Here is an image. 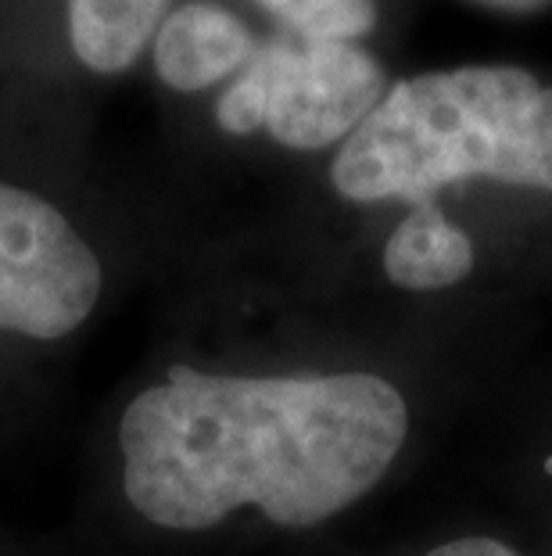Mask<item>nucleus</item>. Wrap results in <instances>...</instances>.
Here are the masks:
<instances>
[{
	"instance_id": "423d86ee",
	"label": "nucleus",
	"mask_w": 552,
	"mask_h": 556,
	"mask_svg": "<svg viewBox=\"0 0 552 556\" xmlns=\"http://www.w3.org/2000/svg\"><path fill=\"white\" fill-rule=\"evenodd\" d=\"M474 269V244L445 212L424 201L398 223L384 244V274L406 291H441Z\"/></svg>"
},
{
	"instance_id": "6e6552de",
	"label": "nucleus",
	"mask_w": 552,
	"mask_h": 556,
	"mask_svg": "<svg viewBox=\"0 0 552 556\" xmlns=\"http://www.w3.org/2000/svg\"><path fill=\"white\" fill-rule=\"evenodd\" d=\"M284 22L305 43H351L377 22L373 0H295Z\"/></svg>"
},
{
	"instance_id": "20e7f679",
	"label": "nucleus",
	"mask_w": 552,
	"mask_h": 556,
	"mask_svg": "<svg viewBox=\"0 0 552 556\" xmlns=\"http://www.w3.org/2000/svg\"><path fill=\"white\" fill-rule=\"evenodd\" d=\"M252 65L266 83L262 126L277 144L320 151L348 137L387 93L384 65L356 43L273 40L255 47Z\"/></svg>"
},
{
	"instance_id": "9b49d317",
	"label": "nucleus",
	"mask_w": 552,
	"mask_h": 556,
	"mask_svg": "<svg viewBox=\"0 0 552 556\" xmlns=\"http://www.w3.org/2000/svg\"><path fill=\"white\" fill-rule=\"evenodd\" d=\"M258 4H262V8H269V11H273V15H280V18H284L287 11L295 8V0H258Z\"/></svg>"
},
{
	"instance_id": "f257e3e1",
	"label": "nucleus",
	"mask_w": 552,
	"mask_h": 556,
	"mask_svg": "<svg viewBox=\"0 0 552 556\" xmlns=\"http://www.w3.org/2000/svg\"><path fill=\"white\" fill-rule=\"evenodd\" d=\"M406 434V399L377 374L172 366L119 417L123 495L166 531L216 528L244 506L316 528L377 489Z\"/></svg>"
},
{
	"instance_id": "7ed1b4c3",
	"label": "nucleus",
	"mask_w": 552,
	"mask_h": 556,
	"mask_svg": "<svg viewBox=\"0 0 552 556\" xmlns=\"http://www.w3.org/2000/svg\"><path fill=\"white\" fill-rule=\"evenodd\" d=\"M104 269L68 216L0 180V334L68 338L98 309Z\"/></svg>"
},
{
	"instance_id": "39448f33",
	"label": "nucleus",
	"mask_w": 552,
	"mask_h": 556,
	"mask_svg": "<svg viewBox=\"0 0 552 556\" xmlns=\"http://www.w3.org/2000/svg\"><path fill=\"white\" fill-rule=\"evenodd\" d=\"M255 54L248 26L219 4H187L155 33V68L172 90L194 93L244 68Z\"/></svg>"
},
{
	"instance_id": "0eeeda50",
	"label": "nucleus",
	"mask_w": 552,
	"mask_h": 556,
	"mask_svg": "<svg viewBox=\"0 0 552 556\" xmlns=\"http://www.w3.org/2000/svg\"><path fill=\"white\" fill-rule=\"evenodd\" d=\"M169 0H68V37L90 73L115 76L137 62Z\"/></svg>"
},
{
	"instance_id": "f03ea898",
	"label": "nucleus",
	"mask_w": 552,
	"mask_h": 556,
	"mask_svg": "<svg viewBox=\"0 0 552 556\" xmlns=\"http://www.w3.org/2000/svg\"><path fill=\"white\" fill-rule=\"evenodd\" d=\"M470 176L552 191V87L510 65L395 83L331 165L348 201L424 205Z\"/></svg>"
},
{
	"instance_id": "1a4fd4ad",
	"label": "nucleus",
	"mask_w": 552,
	"mask_h": 556,
	"mask_svg": "<svg viewBox=\"0 0 552 556\" xmlns=\"http://www.w3.org/2000/svg\"><path fill=\"white\" fill-rule=\"evenodd\" d=\"M427 556H524V553L510 549L506 542H499V539L470 535V539H455V542H445V546L431 549Z\"/></svg>"
},
{
	"instance_id": "9d476101",
	"label": "nucleus",
	"mask_w": 552,
	"mask_h": 556,
	"mask_svg": "<svg viewBox=\"0 0 552 556\" xmlns=\"http://www.w3.org/2000/svg\"><path fill=\"white\" fill-rule=\"evenodd\" d=\"M480 4H491V8H502V11H531L545 0H480Z\"/></svg>"
}]
</instances>
